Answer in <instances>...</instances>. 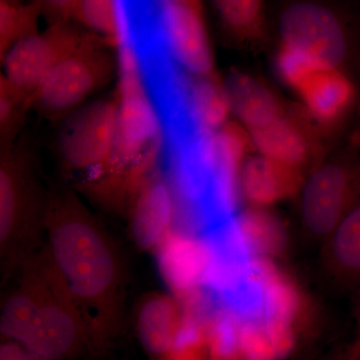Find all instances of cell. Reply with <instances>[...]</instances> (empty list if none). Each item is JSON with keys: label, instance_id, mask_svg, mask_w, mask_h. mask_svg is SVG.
Wrapping results in <instances>:
<instances>
[{"label": "cell", "instance_id": "obj_1", "mask_svg": "<svg viewBox=\"0 0 360 360\" xmlns=\"http://www.w3.org/2000/svg\"><path fill=\"white\" fill-rule=\"evenodd\" d=\"M45 245L82 312L89 354L108 352L122 328L125 271L120 250L72 191L49 193Z\"/></svg>", "mask_w": 360, "mask_h": 360}, {"label": "cell", "instance_id": "obj_2", "mask_svg": "<svg viewBox=\"0 0 360 360\" xmlns=\"http://www.w3.org/2000/svg\"><path fill=\"white\" fill-rule=\"evenodd\" d=\"M116 58L112 153L103 172L85 186L97 196L120 201L134 198L155 172L165 146V130L134 41L117 49Z\"/></svg>", "mask_w": 360, "mask_h": 360}, {"label": "cell", "instance_id": "obj_3", "mask_svg": "<svg viewBox=\"0 0 360 360\" xmlns=\"http://www.w3.org/2000/svg\"><path fill=\"white\" fill-rule=\"evenodd\" d=\"M49 194L39 191L32 161L16 143L1 149L0 255L4 281L41 248Z\"/></svg>", "mask_w": 360, "mask_h": 360}, {"label": "cell", "instance_id": "obj_4", "mask_svg": "<svg viewBox=\"0 0 360 360\" xmlns=\"http://www.w3.org/2000/svg\"><path fill=\"white\" fill-rule=\"evenodd\" d=\"M347 14L328 0H290L279 11V44L314 61L323 70H347L354 33Z\"/></svg>", "mask_w": 360, "mask_h": 360}, {"label": "cell", "instance_id": "obj_5", "mask_svg": "<svg viewBox=\"0 0 360 360\" xmlns=\"http://www.w3.org/2000/svg\"><path fill=\"white\" fill-rule=\"evenodd\" d=\"M116 72V51L94 39L51 71L35 94L34 110L46 120H63L115 79Z\"/></svg>", "mask_w": 360, "mask_h": 360}, {"label": "cell", "instance_id": "obj_6", "mask_svg": "<svg viewBox=\"0 0 360 360\" xmlns=\"http://www.w3.org/2000/svg\"><path fill=\"white\" fill-rule=\"evenodd\" d=\"M300 191L303 231L323 243L360 200V153L341 151L322 160L304 179Z\"/></svg>", "mask_w": 360, "mask_h": 360}, {"label": "cell", "instance_id": "obj_7", "mask_svg": "<svg viewBox=\"0 0 360 360\" xmlns=\"http://www.w3.org/2000/svg\"><path fill=\"white\" fill-rule=\"evenodd\" d=\"M18 343L51 360L70 359L84 352L89 354L84 316L52 258L44 295Z\"/></svg>", "mask_w": 360, "mask_h": 360}, {"label": "cell", "instance_id": "obj_8", "mask_svg": "<svg viewBox=\"0 0 360 360\" xmlns=\"http://www.w3.org/2000/svg\"><path fill=\"white\" fill-rule=\"evenodd\" d=\"M115 97L89 101L61 120L58 148L61 162L82 175L87 186L103 172L115 143Z\"/></svg>", "mask_w": 360, "mask_h": 360}, {"label": "cell", "instance_id": "obj_9", "mask_svg": "<svg viewBox=\"0 0 360 360\" xmlns=\"http://www.w3.org/2000/svg\"><path fill=\"white\" fill-rule=\"evenodd\" d=\"M96 39L98 37L77 30L70 21L51 23L49 28L22 40L0 59L1 75L34 96L61 61Z\"/></svg>", "mask_w": 360, "mask_h": 360}, {"label": "cell", "instance_id": "obj_10", "mask_svg": "<svg viewBox=\"0 0 360 360\" xmlns=\"http://www.w3.org/2000/svg\"><path fill=\"white\" fill-rule=\"evenodd\" d=\"M155 32L180 71L194 77L217 75L202 2L162 0Z\"/></svg>", "mask_w": 360, "mask_h": 360}, {"label": "cell", "instance_id": "obj_11", "mask_svg": "<svg viewBox=\"0 0 360 360\" xmlns=\"http://www.w3.org/2000/svg\"><path fill=\"white\" fill-rule=\"evenodd\" d=\"M130 229L135 245L156 252L172 233L177 200L167 172L155 170L130 200Z\"/></svg>", "mask_w": 360, "mask_h": 360}, {"label": "cell", "instance_id": "obj_12", "mask_svg": "<svg viewBox=\"0 0 360 360\" xmlns=\"http://www.w3.org/2000/svg\"><path fill=\"white\" fill-rule=\"evenodd\" d=\"M302 113L317 131H331L347 120L356 89L347 70L321 71L296 96Z\"/></svg>", "mask_w": 360, "mask_h": 360}, {"label": "cell", "instance_id": "obj_13", "mask_svg": "<svg viewBox=\"0 0 360 360\" xmlns=\"http://www.w3.org/2000/svg\"><path fill=\"white\" fill-rule=\"evenodd\" d=\"M258 155L302 169L315 155L317 130L302 115L284 113L262 129L248 131Z\"/></svg>", "mask_w": 360, "mask_h": 360}, {"label": "cell", "instance_id": "obj_14", "mask_svg": "<svg viewBox=\"0 0 360 360\" xmlns=\"http://www.w3.org/2000/svg\"><path fill=\"white\" fill-rule=\"evenodd\" d=\"M186 328L181 307L172 296L155 292L141 300L136 314L137 336L151 356L167 359L179 345Z\"/></svg>", "mask_w": 360, "mask_h": 360}, {"label": "cell", "instance_id": "obj_15", "mask_svg": "<svg viewBox=\"0 0 360 360\" xmlns=\"http://www.w3.org/2000/svg\"><path fill=\"white\" fill-rule=\"evenodd\" d=\"M181 113L195 134L214 132L231 122V105L219 75L194 77L184 72Z\"/></svg>", "mask_w": 360, "mask_h": 360}, {"label": "cell", "instance_id": "obj_16", "mask_svg": "<svg viewBox=\"0 0 360 360\" xmlns=\"http://www.w3.org/2000/svg\"><path fill=\"white\" fill-rule=\"evenodd\" d=\"M322 265L328 281L341 290L360 286V200L323 241Z\"/></svg>", "mask_w": 360, "mask_h": 360}, {"label": "cell", "instance_id": "obj_17", "mask_svg": "<svg viewBox=\"0 0 360 360\" xmlns=\"http://www.w3.org/2000/svg\"><path fill=\"white\" fill-rule=\"evenodd\" d=\"M224 84L231 115L248 131L262 129L288 112L264 82L245 71H231Z\"/></svg>", "mask_w": 360, "mask_h": 360}, {"label": "cell", "instance_id": "obj_18", "mask_svg": "<svg viewBox=\"0 0 360 360\" xmlns=\"http://www.w3.org/2000/svg\"><path fill=\"white\" fill-rule=\"evenodd\" d=\"M302 170L257 153L243 162L240 193L253 205H271L300 191L304 181Z\"/></svg>", "mask_w": 360, "mask_h": 360}, {"label": "cell", "instance_id": "obj_19", "mask_svg": "<svg viewBox=\"0 0 360 360\" xmlns=\"http://www.w3.org/2000/svg\"><path fill=\"white\" fill-rule=\"evenodd\" d=\"M156 252L165 279L179 292L205 285L210 270V251L200 238L170 233Z\"/></svg>", "mask_w": 360, "mask_h": 360}, {"label": "cell", "instance_id": "obj_20", "mask_svg": "<svg viewBox=\"0 0 360 360\" xmlns=\"http://www.w3.org/2000/svg\"><path fill=\"white\" fill-rule=\"evenodd\" d=\"M227 37L245 47H258L269 35L264 0H212Z\"/></svg>", "mask_w": 360, "mask_h": 360}, {"label": "cell", "instance_id": "obj_21", "mask_svg": "<svg viewBox=\"0 0 360 360\" xmlns=\"http://www.w3.org/2000/svg\"><path fill=\"white\" fill-rule=\"evenodd\" d=\"M73 20L113 51L132 42L122 0H79Z\"/></svg>", "mask_w": 360, "mask_h": 360}, {"label": "cell", "instance_id": "obj_22", "mask_svg": "<svg viewBox=\"0 0 360 360\" xmlns=\"http://www.w3.org/2000/svg\"><path fill=\"white\" fill-rule=\"evenodd\" d=\"M34 110V96L26 94L0 75V146L15 144L30 110Z\"/></svg>", "mask_w": 360, "mask_h": 360}, {"label": "cell", "instance_id": "obj_23", "mask_svg": "<svg viewBox=\"0 0 360 360\" xmlns=\"http://www.w3.org/2000/svg\"><path fill=\"white\" fill-rule=\"evenodd\" d=\"M40 11L34 2L18 4L16 0H1L0 4V59L15 46L39 32Z\"/></svg>", "mask_w": 360, "mask_h": 360}, {"label": "cell", "instance_id": "obj_24", "mask_svg": "<svg viewBox=\"0 0 360 360\" xmlns=\"http://www.w3.org/2000/svg\"><path fill=\"white\" fill-rule=\"evenodd\" d=\"M274 68L281 82L297 96L323 70L300 52L278 44Z\"/></svg>", "mask_w": 360, "mask_h": 360}, {"label": "cell", "instance_id": "obj_25", "mask_svg": "<svg viewBox=\"0 0 360 360\" xmlns=\"http://www.w3.org/2000/svg\"><path fill=\"white\" fill-rule=\"evenodd\" d=\"M241 231L253 252H271L283 245V233L276 220L262 212L238 214Z\"/></svg>", "mask_w": 360, "mask_h": 360}, {"label": "cell", "instance_id": "obj_26", "mask_svg": "<svg viewBox=\"0 0 360 360\" xmlns=\"http://www.w3.org/2000/svg\"><path fill=\"white\" fill-rule=\"evenodd\" d=\"M79 0H34L40 14H44L51 23L70 21L75 16Z\"/></svg>", "mask_w": 360, "mask_h": 360}, {"label": "cell", "instance_id": "obj_27", "mask_svg": "<svg viewBox=\"0 0 360 360\" xmlns=\"http://www.w3.org/2000/svg\"><path fill=\"white\" fill-rule=\"evenodd\" d=\"M0 360H51L35 354L16 341L4 340L0 345Z\"/></svg>", "mask_w": 360, "mask_h": 360}, {"label": "cell", "instance_id": "obj_28", "mask_svg": "<svg viewBox=\"0 0 360 360\" xmlns=\"http://www.w3.org/2000/svg\"><path fill=\"white\" fill-rule=\"evenodd\" d=\"M354 316L357 321L359 330V340L357 345H360V286L354 291Z\"/></svg>", "mask_w": 360, "mask_h": 360}, {"label": "cell", "instance_id": "obj_29", "mask_svg": "<svg viewBox=\"0 0 360 360\" xmlns=\"http://www.w3.org/2000/svg\"><path fill=\"white\" fill-rule=\"evenodd\" d=\"M350 360H360V345L355 347L354 354Z\"/></svg>", "mask_w": 360, "mask_h": 360}, {"label": "cell", "instance_id": "obj_30", "mask_svg": "<svg viewBox=\"0 0 360 360\" xmlns=\"http://www.w3.org/2000/svg\"><path fill=\"white\" fill-rule=\"evenodd\" d=\"M161 360H168V359H161Z\"/></svg>", "mask_w": 360, "mask_h": 360}]
</instances>
